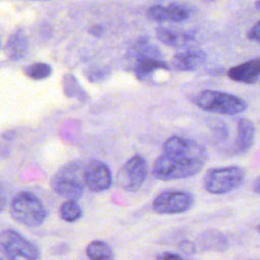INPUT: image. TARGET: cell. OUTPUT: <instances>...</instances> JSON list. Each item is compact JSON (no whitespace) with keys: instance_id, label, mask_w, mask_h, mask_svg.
Listing matches in <instances>:
<instances>
[{"instance_id":"26","label":"cell","mask_w":260,"mask_h":260,"mask_svg":"<svg viewBox=\"0 0 260 260\" xmlns=\"http://www.w3.org/2000/svg\"><path fill=\"white\" fill-rule=\"evenodd\" d=\"M157 260H185L182 256L172 252H164L157 256Z\"/></svg>"},{"instance_id":"14","label":"cell","mask_w":260,"mask_h":260,"mask_svg":"<svg viewBox=\"0 0 260 260\" xmlns=\"http://www.w3.org/2000/svg\"><path fill=\"white\" fill-rule=\"evenodd\" d=\"M28 42L24 31L20 28L14 30L8 38L5 52L9 59L11 60H20L22 59L27 52Z\"/></svg>"},{"instance_id":"23","label":"cell","mask_w":260,"mask_h":260,"mask_svg":"<svg viewBox=\"0 0 260 260\" xmlns=\"http://www.w3.org/2000/svg\"><path fill=\"white\" fill-rule=\"evenodd\" d=\"M147 14H148V17L153 21H156V22L169 21L168 9L167 7H164L161 5H153L149 7Z\"/></svg>"},{"instance_id":"24","label":"cell","mask_w":260,"mask_h":260,"mask_svg":"<svg viewBox=\"0 0 260 260\" xmlns=\"http://www.w3.org/2000/svg\"><path fill=\"white\" fill-rule=\"evenodd\" d=\"M108 73L109 72L107 71V69H98V70L88 72L87 73V78L90 79L92 82L100 81V80H103L107 76Z\"/></svg>"},{"instance_id":"16","label":"cell","mask_w":260,"mask_h":260,"mask_svg":"<svg viewBox=\"0 0 260 260\" xmlns=\"http://www.w3.org/2000/svg\"><path fill=\"white\" fill-rule=\"evenodd\" d=\"M158 69L169 70L170 66L162 60L157 58H144L135 61L134 71L136 77L139 80H145L148 78L154 71Z\"/></svg>"},{"instance_id":"10","label":"cell","mask_w":260,"mask_h":260,"mask_svg":"<svg viewBox=\"0 0 260 260\" xmlns=\"http://www.w3.org/2000/svg\"><path fill=\"white\" fill-rule=\"evenodd\" d=\"M255 138L254 124L245 118H240L237 121V135L233 145L234 154H243L252 146Z\"/></svg>"},{"instance_id":"3","label":"cell","mask_w":260,"mask_h":260,"mask_svg":"<svg viewBox=\"0 0 260 260\" xmlns=\"http://www.w3.org/2000/svg\"><path fill=\"white\" fill-rule=\"evenodd\" d=\"M9 212L15 221L28 228L41 225L48 215L40 198L28 191H21L12 198Z\"/></svg>"},{"instance_id":"28","label":"cell","mask_w":260,"mask_h":260,"mask_svg":"<svg viewBox=\"0 0 260 260\" xmlns=\"http://www.w3.org/2000/svg\"><path fill=\"white\" fill-rule=\"evenodd\" d=\"M252 189H253V191H254L256 194L260 195V177H258V178L254 181V183H253V185H252Z\"/></svg>"},{"instance_id":"21","label":"cell","mask_w":260,"mask_h":260,"mask_svg":"<svg viewBox=\"0 0 260 260\" xmlns=\"http://www.w3.org/2000/svg\"><path fill=\"white\" fill-rule=\"evenodd\" d=\"M64 93L69 98H76L80 101H84L87 99L86 93L80 87L77 80L72 75H66L64 77Z\"/></svg>"},{"instance_id":"17","label":"cell","mask_w":260,"mask_h":260,"mask_svg":"<svg viewBox=\"0 0 260 260\" xmlns=\"http://www.w3.org/2000/svg\"><path fill=\"white\" fill-rule=\"evenodd\" d=\"M129 58H133L135 61L144 58H161V53L158 48L152 45L146 38L140 39L130 50H129Z\"/></svg>"},{"instance_id":"19","label":"cell","mask_w":260,"mask_h":260,"mask_svg":"<svg viewBox=\"0 0 260 260\" xmlns=\"http://www.w3.org/2000/svg\"><path fill=\"white\" fill-rule=\"evenodd\" d=\"M60 217L67 222H75L82 216V208L76 200L68 199L64 201L59 210Z\"/></svg>"},{"instance_id":"29","label":"cell","mask_w":260,"mask_h":260,"mask_svg":"<svg viewBox=\"0 0 260 260\" xmlns=\"http://www.w3.org/2000/svg\"><path fill=\"white\" fill-rule=\"evenodd\" d=\"M257 231L260 233V223L257 225Z\"/></svg>"},{"instance_id":"7","label":"cell","mask_w":260,"mask_h":260,"mask_svg":"<svg viewBox=\"0 0 260 260\" xmlns=\"http://www.w3.org/2000/svg\"><path fill=\"white\" fill-rule=\"evenodd\" d=\"M147 177V161L139 154L130 157L118 171L116 182L123 190L134 192L139 190Z\"/></svg>"},{"instance_id":"9","label":"cell","mask_w":260,"mask_h":260,"mask_svg":"<svg viewBox=\"0 0 260 260\" xmlns=\"http://www.w3.org/2000/svg\"><path fill=\"white\" fill-rule=\"evenodd\" d=\"M84 183L91 192L108 190L113 183L109 167L98 159H90L84 165Z\"/></svg>"},{"instance_id":"30","label":"cell","mask_w":260,"mask_h":260,"mask_svg":"<svg viewBox=\"0 0 260 260\" xmlns=\"http://www.w3.org/2000/svg\"><path fill=\"white\" fill-rule=\"evenodd\" d=\"M202 1H204V2H211V1H214V0H202Z\"/></svg>"},{"instance_id":"8","label":"cell","mask_w":260,"mask_h":260,"mask_svg":"<svg viewBox=\"0 0 260 260\" xmlns=\"http://www.w3.org/2000/svg\"><path fill=\"white\" fill-rule=\"evenodd\" d=\"M194 201V196L190 192L171 189L159 193L154 198L152 208L158 214H177L189 210Z\"/></svg>"},{"instance_id":"1","label":"cell","mask_w":260,"mask_h":260,"mask_svg":"<svg viewBox=\"0 0 260 260\" xmlns=\"http://www.w3.org/2000/svg\"><path fill=\"white\" fill-rule=\"evenodd\" d=\"M207 160L205 148L195 140L174 135L162 145L153 164L152 175L161 181L190 178L198 174Z\"/></svg>"},{"instance_id":"27","label":"cell","mask_w":260,"mask_h":260,"mask_svg":"<svg viewBox=\"0 0 260 260\" xmlns=\"http://www.w3.org/2000/svg\"><path fill=\"white\" fill-rule=\"evenodd\" d=\"M89 34L94 36V37H101L104 34V27L101 24H95L92 25L89 28Z\"/></svg>"},{"instance_id":"31","label":"cell","mask_w":260,"mask_h":260,"mask_svg":"<svg viewBox=\"0 0 260 260\" xmlns=\"http://www.w3.org/2000/svg\"><path fill=\"white\" fill-rule=\"evenodd\" d=\"M1 260H3V259H1Z\"/></svg>"},{"instance_id":"13","label":"cell","mask_w":260,"mask_h":260,"mask_svg":"<svg viewBox=\"0 0 260 260\" xmlns=\"http://www.w3.org/2000/svg\"><path fill=\"white\" fill-rule=\"evenodd\" d=\"M156 37L161 43L171 47H185L191 44L195 39L191 31L174 30L164 26L156 28Z\"/></svg>"},{"instance_id":"6","label":"cell","mask_w":260,"mask_h":260,"mask_svg":"<svg viewBox=\"0 0 260 260\" xmlns=\"http://www.w3.org/2000/svg\"><path fill=\"white\" fill-rule=\"evenodd\" d=\"M245 179V172L241 167L230 166L211 169L205 175L203 184L211 194H225L239 188Z\"/></svg>"},{"instance_id":"22","label":"cell","mask_w":260,"mask_h":260,"mask_svg":"<svg viewBox=\"0 0 260 260\" xmlns=\"http://www.w3.org/2000/svg\"><path fill=\"white\" fill-rule=\"evenodd\" d=\"M167 9L169 21L181 22L186 20L190 15V8L181 3H172L167 7Z\"/></svg>"},{"instance_id":"2","label":"cell","mask_w":260,"mask_h":260,"mask_svg":"<svg viewBox=\"0 0 260 260\" xmlns=\"http://www.w3.org/2000/svg\"><path fill=\"white\" fill-rule=\"evenodd\" d=\"M84 165L70 161L60 168L51 180L53 191L66 199L78 200L84 192Z\"/></svg>"},{"instance_id":"18","label":"cell","mask_w":260,"mask_h":260,"mask_svg":"<svg viewBox=\"0 0 260 260\" xmlns=\"http://www.w3.org/2000/svg\"><path fill=\"white\" fill-rule=\"evenodd\" d=\"M85 252L89 260H114V253L111 247L100 240L89 243Z\"/></svg>"},{"instance_id":"4","label":"cell","mask_w":260,"mask_h":260,"mask_svg":"<svg viewBox=\"0 0 260 260\" xmlns=\"http://www.w3.org/2000/svg\"><path fill=\"white\" fill-rule=\"evenodd\" d=\"M193 102L204 111L221 115H236L247 108L246 102L237 95L209 89L199 92Z\"/></svg>"},{"instance_id":"11","label":"cell","mask_w":260,"mask_h":260,"mask_svg":"<svg viewBox=\"0 0 260 260\" xmlns=\"http://www.w3.org/2000/svg\"><path fill=\"white\" fill-rule=\"evenodd\" d=\"M206 54L201 50H186L177 53L172 60V67L179 71H193L205 61Z\"/></svg>"},{"instance_id":"12","label":"cell","mask_w":260,"mask_h":260,"mask_svg":"<svg viewBox=\"0 0 260 260\" xmlns=\"http://www.w3.org/2000/svg\"><path fill=\"white\" fill-rule=\"evenodd\" d=\"M229 77L241 83H253L260 76V58H254L232 67L228 72Z\"/></svg>"},{"instance_id":"20","label":"cell","mask_w":260,"mask_h":260,"mask_svg":"<svg viewBox=\"0 0 260 260\" xmlns=\"http://www.w3.org/2000/svg\"><path fill=\"white\" fill-rule=\"evenodd\" d=\"M24 73L30 79L34 80H43L48 78L52 73V67L47 63H34L28 65L24 69Z\"/></svg>"},{"instance_id":"5","label":"cell","mask_w":260,"mask_h":260,"mask_svg":"<svg viewBox=\"0 0 260 260\" xmlns=\"http://www.w3.org/2000/svg\"><path fill=\"white\" fill-rule=\"evenodd\" d=\"M0 247L2 255L7 260H39V247L13 229L1 232Z\"/></svg>"},{"instance_id":"15","label":"cell","mask_w":260,"mask_h":260,"mask_svg":"<svg viewBox=\"0 0 260 260\" xmlns=\"http://www.w3.org/2000/svg\"><path fill=\"white\" fill-rule=\"evenodd\" d=\"M198 246L205 251L221 252L228 249L229 242L226 237L217 231H207L198 238Z\"/></svg>"},{"instance_id":"25","label":"cell","mask_w":260,"mask_h":260,"mask_svg":"<svg viewBox=\"0 0 260 260\" xmlns=\"http://www.w3.org/2000/svg\"><path fill=\"white\" fill-rule=\"evenodd\" d=\"M247 37H248L250 40H252V41H254V42L260 44V20H259L258 22H256V23L250 28V30L248 31Z\"/></svg>"}]
</instances>
